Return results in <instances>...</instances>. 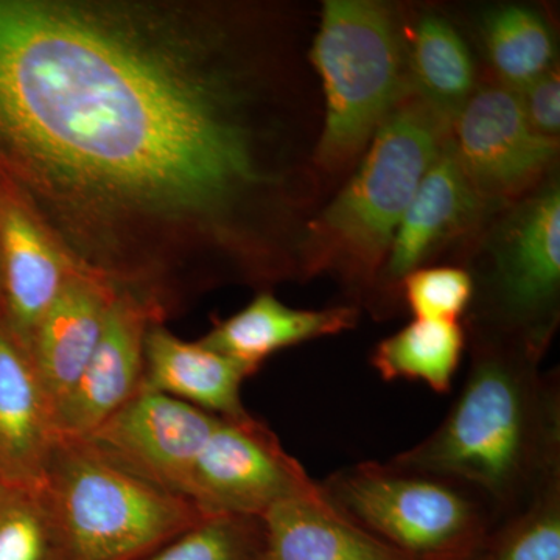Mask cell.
Returning a JSON list of instances; mask_svg holds the SVG:
<instances>
[{
    "instance_id": "1",
    "label": "cell",
    "mask_w": 560,
    "mask_h": 560,
    "mask_svg": "<svg viewBox=\"0 0 560 560\" xmlns=\"http://www.w3.org/2000/svg\"><path fill=\"white\" fill-rule=\"evenodd\" d=\"M268 7L0 0V197L167 312L180 272L298 278L308 221Z\"/></svg>"
},
{
    "instance_id": "2",
    "label": "cell",
    "mask_w": 560,
    "mask_h": 560,
    "mask_svg": "<svg viewBox=\"0 0 560 560\" xmlns=\"http://www.w3.org/2000/svg\"><path fill=\"white\" fill-rule=\"evenodd\" d=\"M517 342L474 331L466 381L440 425L390 458L477 493L497 523L560 478L559 372Z\"/></svg>"
},
{
    "instance_id": "3",
    "label": "cell",
    "mask_w": 560,
    "mask_h": 560,
    "mask_svg": "<svg viewBox=\"0 0 560 560\" xmlns=\"http://www.w3.org/2000/svg\"><path fill=\"white\" fill-rule=\"evenodd\" d=\"M451 125L411 88L375 131L352 178L302 241V278L331 272L359 293L377 289L400 221L447 143Z\"/></svg>"
},
{
    "instance_id": "4",
    "label": "cell",
    "mask_w": 560,
    "mask_h": 560,
    "mask_svg": "<svg viewBox=\"0 0 560 560\" xmlns=\"http://www.w3.org/2000/svg\"><path fill=\"white\" fill-rule=\"evenodd\" d=\"M44 493L60 560H142L206 517L83 438H58Z\"/></svg>"
},
{
    "instance_id": "5",
    "label": "cell",
    "mask_w": 560,
    "mask_h": 560,
    "mask_svg": "<svg viewBox=\"0 0 560 560\" xmlns=\"http://www.w3.org/2000/svg\"><path fill=\"white\" fill-rule=\"evenodd\" d=\"M393 9L372 0H327L311 62L324 92L313 165L338 173L366 151L375 131L410 90L407 47Z\"/></svg>"
},
{
    "instance_id": "6",
    "label": "cell",
    "mask_w": 560,
    "mask_h": 560,
    "mask_svg": "<svg viewBox=\"0 0 560 560\" xmlns=\"http://www.w3.org/2000/svg\"><path fill=\"white\" fill-rule=\"evenodd\" d=\"M331 506L408 560H470L495 525L458 482L386 460H364L319 482Z\"/></svg>"
},
{
    "instance_id": "7",
    "label": "cell",
    "mask_w": 560,
    "mask_h": 560,
    "mask_svg": "<svg viewBox=\"0 0 560 560\" xmlns=\"http://www.w3.org/2000/svg\"><path fill=\"white\" fill-rule=\"evenodd\" d=\"M559 291L560 191L548 184L501 228L474 331L544 357L559 318Z\"/></svg>"
},
{
    "instance_id": "8",
    "label": "cell",
    "mask_w": 560,
    "mask_h": 560,
    "mask_svg": "<svg viewBox=\"0 0 560 560\" xmlns=\"http://www.w3.org/2000/svg\"><path fill=\"white\" fill-rule=\"evenodd\" d=\"M318 482L253 416L220 418L191 467L184 497L206 515L260 518L279 501Z\"/></svg>"
},
{
    "instance_id": "9",
    "label": "cell",
    "mask_w": 560,
    "mask_h": 560,
    "mask_svg": "<svg viewBox=\"0 0 560 560\" xmlns=\"http://www.w3.org/2000/svg\"><path fill=\"white\" fill-rule=\"evenodd\" d=\"M448 149L486 206L533 189L558 156V140L530 127L518 92L475 90L452 121Z\"/></svg>"
},
{
    "instance_id": "10",
    "label": "cell",
    "mask_w": 560,
    "mask_h": 560,
    "mask_svg": "<svg viewBox=\"0 0 560 560\" xmlns=\"http://www.w3.org/2000/svg\"><path fill=\"white\" fill-rule=\"evenodd\" d=\"M219 419L186 401L139 390L83 440L143 480L184 497L191 467Z\"/></svg>"
},
{
    "instance_id": "11",
    "label": "cell",
    "mask_w": 560,
    "mask_h": 560,
    "mask_svg": "<svg viewBox=\"0 0 560 560\" xmlns=\"http://www.w3.org/2000/svg\"><path fill=\"white\" fill-rule=\"evenodd\" d=\"M164 318L161 308L151 302L117 293L97 348L55 411L60 436H90L139 393L147 331Z\"/></svg>"
},
{
    "instance_id": "12",
    "label": "cell",
    "mask_w": 560,
    "mask_h": 560,
    "mask_svg": "<svg viewBox=\"0 0 560 560\" xmlns=\"http://www.w3.org/2000/svg\"><path fill=\"white\" fill-rule=\"evenodd\" d=\"M77 271L24 209L0 197V320L25 352Z\"/></svg>"
},
{
    "instance_id": "13",
    "label": "cell",
    "mask_w": 560,
    "mask_h": 560,
    "mask_svg": "<svg viewBox=\"0 0 560 560\" xmlns=\"http://www.w3.org/2000/svg\"><path fill=\"white\" fill-rule=\"evenodd\" d=\"M116 298L106 280L77 271L36 327L28 355L54 411L83 374Z\"/></svg>"
},
{
    "instance_id": "14",
    "label": "cell",
    "mask_w": 560,
    "mask_h": 560,
    "mask_svg": "<svg viewBox=\"0 0 560 560\" xmlns=\"http://www.w3.org/2000/svg\"><path fill=\"white\" fill-rule=\"evenodd\" d=\"M485 208L445 143L400 221L375 296H397L405 276L418 270L441 243L466 230Z\"/></svg>"
},
{
    "instance_id": "15",
    "label": "cell",
    "mask_w": 560,
    "mask_h": 560,
    "mask_svg": "<svg viewBox=\"0 0 560 560\" xmlns=\"http://www.w3.org/2000/svg\"><path fill=\"white\" fill-rule=\"evenodd\" d=\"M58 438L31 355L0 320V480L43 488Z\"/></svg>"
},
{
    "instance_id": "16",
    "label": "cell",
    "mask_w": 560,
    "mask_h": 560,
    "mask_svg": "<svg viewBox=\"0 0 560 560\" xmlns=\"http://www.w3.org/2000/svg\"><path fill=\"white\" fill-rule=\"evenodd\" d=\"M260 521L259 560H408L331 506L319 482L279 501Z\"/></svg>"
},
{
    "instance_id": "17",
    "label": "cell",
    "mask_w": 560,
    "mask_h": 560,
    "mask_svg": "<svg viewBox=\"0 0 560 560\" xmlns=\"http://www.w3.org/2000/svg\"><path fill=\"white\" fill-rule=\"evenodd\" d=\"M248 371L215 350L175 337L164 324L153 323L145 337V361L140 390L160 393L224 419L248 416L242 386Z\"/></svg>"
},
{
    "instance_id": "18",
    "label": "cell",
    "mask_w": 560,
    "mask_h": 560,
    "mask_svg": "<svg viewBox=\"0 0 560 560\" xmlns=\"http://www.w3.org/2000/svg\"><path fill=\"white\" fill-rule=\"evenodd\" d=\"M359 318L353 305L298 311L261 291L243 311L217 323L200 342L254 375L279 350L342 334L353 329Z\"/></svg>"
},
{
    "instance_id": "19",
    "label": "cell",
    "mask_w": 560,
    "mask_h": 560,
    "mask_svg": "<svg viewBox=\"0 0 560 560\" xmlns=\"http://www.w3.org/2000/svg\"><path fill=\"white\" fill-rule=\"evenodd\" d=\"M407 66L412 92L452 125L475 91L474 60L459 32L444 18L427 14L412 31Z\"/></svg>"
},
{
    "instance_id": "20",
    "label": "cell",
    "mask_w": 560,
    "mask_h": 560,
    "mask_svg": "<svg viewBox=\"0 0 560 560\" xmlns=\"http://www.w3.org/2000/svg\"><path fill=\"white\" fill-rule=\"evenodd\" d=\"M466 345L459 323L415 319L375 346L371 366L383 382H422L436 394H448Z\"/></svg>"
},
{
    "instance_id": "21",
    "label": "cell",
    "mask_w": 560,
    "mask_h": 560,
    "mask_svg": "<svg viewBox=\"0 0 560 560\" xmlns=\"http://www.w3.org/2000/svg\"><path fill=\"white\" fill-rule=\"evenodd\" d=\"M486 50L501 86L521 92L548 72L555 62V39L536 10L503 5L482 22Z\"/></svg>"
},
{
    "instance_id": "22",
    "label": "cell",
    "mask_w": 560,
    "mask_h": 560,
    "mask_svg": "<svg viewBox=\"0 0 560 560\" xmlns=\"http://www.w3.org/2000/svg\"><path fill=\"white\" fill-rule=\"evenodd\" d=\"M470 560H560V478L493 525Z\"/></svg>"
},
{
    "instance_id": "23",
    "label": "cell",
    "mask_w": 560,
    "mask_h": 560,
    "mask_svg": "<svg viewBox=\"0 0 560 560\" xmlns=\"http://www.w3.org/2000/svg\"><path fill=\"white\" fill-rule=\"evenodd\" d=\"M0 560H60L44 486L0 480Z\"/></svg>"
},
{
    "instance_id": "24",
    "label": "cell",
    "mask_w": 560,
    "mask_h": 560,
    "mask_svg": "<svg viewBox=\"0 0 560 560\" xmlns=\"http://www.w3.org/2000/svg\"><path fill=\"white\" fill-rule=\"evenodd\" d=\"M261 521L246 515H206L142 560H259Z\"/></svg>"
},
{
    "instance_id": "25",
    "label": "cell",
    "mask_w": 560,
    "mask_h": 560,
    "mask_svg": "<svg viewBox=\"0 0 560 560\" xmlns=\"http://www.w3.org/2000/svg\"><path fill=\"white\" fill-rule=\"evenodd\" d=\"M399 293L415 319L459 323L474 301L475 279L463 268L420 267L405 276Z\"/></svg>"
},
{
    "instance_id": "26",
    "label": "cell",
    "mask_w": 560,
    "mask_h": 560,
    "mask_svg": "<svg viewBox=\"0 0 560 560\" xmlns=\"http://www.w3.org/2000/svg\"><path fill=\"white\" fill-rule=\"evenodd\" d=\"M523 113L534 131L544 138L558 140L560 130L559 69L551 68L528 88L518 92Z\"/></svg>"
}]
</instances>
